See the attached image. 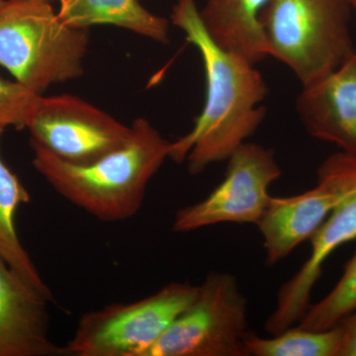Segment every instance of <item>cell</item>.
I'll use <instances>...</instances> for the list:
<instances>
[{"label": "cell", "instance_id": "obj_10", "mask_svg": "<svg viewBox=\"0 0 356 356\" xmlns=\"http://www.w3.org/2000/svg\"><path fill=\"white\" fill-rule=\"evenodd\" d=\"M356 238V192L339 204L310 238L311 254L298 273L283 283L275 309L266 323L270 336L299 323L311 307L314 286L322 275L325 261L343 243Z\"/></svg>", "mask_w": 356, "mask_h": 356}, {"label": "cell", "instance_id": "obj_17", "mask_svg": "<svg viewBox=\"0 0 356 356\" xmlns=\"http://www.w3.org/2000/svg\"><path fill=\"white\" fill-rule=\"evenodd\" d=\"M355 310L356 252L334 289L316 305H311L298 325L310 331H325Z\"/></svg>", "mask_w": 356, "mask_h": 356}, {"label": "cell", "instance_id": "obj_16", "mask_svg": "<svg viewBox=\"0 0 356 356\" xmlns=\"http://www.w3.org/2000/svg\"><path fill=\"white\" fill-rule=\"evenodd\" d=\"M343 330L337 324L325 331L296 325L264 339L250 331L245 339L248 356H339Z\"/></svg>", "mask_w": 356, "mask_h": 356}, {"label": "cell", "instance_id": "obj_18", "mask_svg": "<svg viewBox=\"0 0 356 356\" xmlns=\"http://www.w3.org/2000/svg\"><path fill=\"white\" fill-rule=\"evenodd\" d=\"M38 97L17 81L0 77V127L26 129Z\"/></svg>", "mask_w": 356, "mask_h": 356}, {"label": "cell", "instance_id": "obj_21", "mask_svg": "<svg viewBox=\"0 0 356 356\" xmlns=\"http://www.w3.org/2000/svg\"><path fill=\"white\" fill-rule=\"evenodd\" d=\"M7 0H0V10L6 6Z\"/></svg>", "mask_w": 356, "mask_h": 356}, {"label": "cell", "instance_id": "obj_7", "mask_svg": "<svg viewBox=\"0 0 356 356\" xmlns=\"http://www.w3.org/2000/svg\"><path fill=\"white\" fill-rule=\"evenodd\" d=\"M26 129L30 144L76 165H88L128 144L132 127L70 95H39Z\"/></svg>", "mask_w": 356, "mask_h": 356}, {"label": "cell", "instance_id": "obj_9", "mask_svg": "<svg viewBox=\"0 0 356 356\" xmlns=\"http://www.w3.org/2000/svg\"><path fill=\"white\" fill-rule=\"evenodd\" d=\"M355 192L356 156L341 152L320 165L314 188L290 197H271L257 224L264 236L267 266L286 259L310 240L332 211Z\"/></svg>", "mask_w": 356, "mask_h": 356}, {"label": "cell", "instance_id": "obj_3", "mask_svg": "<svg viewBox=\"0 0 356 356\" xmlns=\"http://www.w3.org/2000/svg\"><path fill=\"white\" fill-rule=\"evenodd\" d=\"M88 44V30L63 22L50 0H7L0 10V65L35 95L83 76Z\"/></svg>", "mask_w": 356, "mask_h": 356}, {"label": "cell", "instance_id": "obj_2", "mask_svg": "<svg viewBox=\"0 0 356 356\" xmlns=\"http://www.w3.org/2000/svg\"><path fill=\"white\" fill-rule=\"evenodd\" d=\"M131 127L126 146L88 165L69 163L30 144L32 165L54 191L96 219H130L142 208L147 184L170 159L172 146L147 119H135Z\"/></svg>", "mask_w": 356, "mask_h": 356}, {"label": "cell", "instance_id": "obj_15", "mask_svg": "<svg viewBox=\"0 0 356 356\" xmlns=\"http://www.w3.org/2000/svg\"><path fill=\"white\" fill-rule=\"evenodd\" d=\"M6 129L0 127V142ZM30 193L19 178L11 172L0 154V257L49 302L55 301L31 257L23 247L16 229V212L30 202Z\"/></svg>", "mask_w": 356, "mask_h": 356}, {"label": "cell", "instance_id": "obj_6", "mask_svg": "<svg viewBox=\"0 0 356 356\" xmlns=\"http://www.w3.org/2000/svg\"><path fill=\"white\" fill-rule=\"evenodd\" d=\"M248 301L235 276L213 271L193 303L142 356H248Z\"/></svg>", "mask_w": 356, "mask_h": 356}, {"label": "cell", "instance_id": "obj_14", "mask_svg": "<svg viewBox=\"0 0 356 356\" xmlns=\"http://www.w3.org/2000/svg\"><path fill=\"white\" fill-rule=\"evenodd\" d=\"M58 15L70 27L88 29L113 25L153 40L170 42V21L145 8L138 0H58Z\"/></svg>", "mask_w": 356, "mask_h": 356}, {"label": "cell", "instance_id": "obj_11", "mask_svg": "<svg viewBox=\"0 0 356 356\" xmlns=\"http://www.w3.org/2000/svg\"><path fill=\"white\" fill-rule=\"evenodd\" d=\"M302 88L296 109L307 132L356 156V49L336 70Z\"/></svg>", "mask_w": 356, "mask_h": 356}, {"label": "cell", "instance_id": "obj_8", "mask_svg": "<svg viewBox=\"0 0 356 356\" xmlns=\"http://www.w3.org/2000/svg\"><path fill=\"white\" fill-rule=\"evenodd\" d=\"M227 161L221 184L204 200L175 213L173 232L189 233L220 222H259L271 199L269 188L282 173L273 149L245 142Z\"/></svg>", "mask_w": 356, "mask_h": 356}, {"label": "cell", "instance_id": "obj_20", "mask_svg": "<svg viewBox=\"0 0 356 356\" xmlns=\"http://www.w3.org/2000/svg\"><path fill=\"white\" fill-rule=\"evenodd\" d=\"M348 1H350L351 9H353V13H355L356 16V0H348Z\"/></svg>", "mask_w": 356, "mask_h": 356}, {"label": "cell", "instance_id": "obj_1", "mask_svg": "<svg viewBox=\"0 0 356 356\" xmlns=\"http://www.w3.org/2000/svg\"><path fill=\"white\" fill-rule=\"evenodd\" d=\"M170 21L197 49L205 70L202 111L191 132L172 142L170 152L172 161H186L188 172L197 175L227 161L261 125L267 86L254 63L213 40L195 0H177Z\"/></svg>", "mask_w": 356, "mask_h": 356}, {"label": "cell", "instance_id": "obj_13", "mask_svg": "<svg viewBox=\"0 0 356 356\" xmlns=\"http://www.w3.org/2000/svg\"><path fill=\"white\" fill-rule=\"evenodd\" d=\"M269 1L206 0L201 19L218 44L257 64L269 57L261 21Z\"/></svg>", "mask_w": 356, "mask_h": 356}, {"label": "cell", "instance_id": "obj_12", "mask_svg": "<svg viewBox=\"0 0 356 356\" xmlns=\"http://www.w3.org/2000/svg\"><path fill=\"white\" fill-rule=\"evenodd\" d=\"M49 301L0 257V356H65L50 336Z\"/></svg>", "mask_w": 356, "mask_h": 356}, {"label": "cell", "instance_id": "obj_19", "mask_svg": "<svg viewBox=\"0 0 356 356\" xmlns=\"http://www.w3.org/2000/svg\"><path fill=\"white\" fill-rule=\"evenodd\" d=\"M343 330L339 356H356V310L337 323Z\"/></svg>", "mask_w": 356, "mask_h": 356}, {"label": "cell", "instance_id": "obj_5", "mask_svg": "<svg viewBox=\"0 0 356 356\" xmlns=\"http://www.w3.org/2000/svg\"><path fill=\"white\" fill-rule=\"evenodd\" d=\"M198 289L172 282L132 303L84 313L65 348L74 356H142L193 303Z\"/></svg>", "mask_w": 356, "mask_h": 356}, {"label": "cell", "instance_id": "obj_4", "mask_svg": "<svg viewBox=\"0 0 356 356\" xmlns=\"http://www.w3.org/2000/svg\"><path fill=\"white\" fill-rule=\"evenodd\" d=\"M348 0H270L261 15L269 56L302 86L322 79L355 50Z\"/></svg>", "mask_w": 356, "mask_h": 356}]
</instances>
